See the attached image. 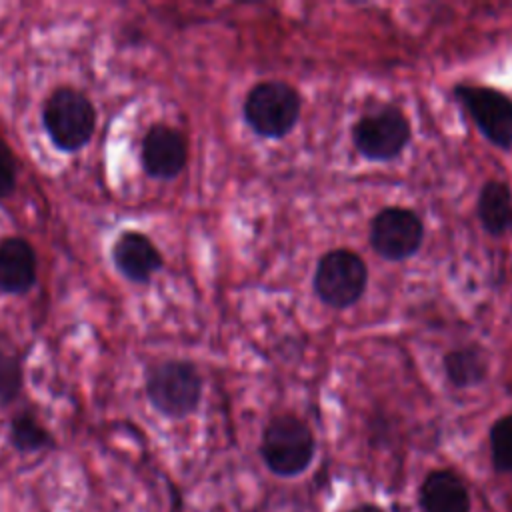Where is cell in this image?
I'll list each match as a JSON object with an SVG mask.
<instances>
[{
  "mask_svg": "<svg viewBox=\"0 0 512 512\" xmlns=\"http://www.w3.org/2000/svg\"><path fill=\"white\" fill-rule=\"evenodd\" d=\"M302 112L300 92L284 80H264L254 84L242 104L244 122L248 128L268 140L288 136Z\"/></svg>",
  "mask_w": 512,
  "mask_h": 512,
  "instance_id": "obj_1",
  "label": "cell"
},
{
  "mask_svg": "<svg viewBox=\"0 0 512 512\" xmlns=\"http://www.w3.org/2000/svg\"><path fill=\"white\" fill-rule=\"evenodd\" d=\"M476 214L482 228L494 236L512 232V188L504 180H486L480 188Z\"/></svg>",
  "mask_w": 512,
  "mask_h": 512,
  "instance_id": "obj_13",
  "label": "cell"
},
{
  "mask_svg": "<svg viewBox=\"0 0 512 512\" xmlns=\"http://www.w3.org/2000/svg\"><path fill=\"white\" fill-rule=\"evenodd\" d=\"M316 452V440L310 426L294 416H274L260 440V454L264 464L278 476H296L304 472Z\"/></svg>",
  "mask_w": 512,
  "mask_h": 512,
  "instance_id": "obj_4",
  "label": "cell"
},
{
  "mask_svg": "<svg viewBox=\"0 0 512 512\" xmlns=\"http://www.w3.org/2000/svg\"><path fill=\"white\" fill-rule=\"evenodd\" d=\"M350 512H382V510L376 508V506H372V504H364V506H358V508H354V510H350Z\"/></svg>",
  "mask_w": 512,
  "mask_h": 512,
  "instance_id": "obj_19",
  "label": "cell"
},
{
  "mask_svg": "<svg viewBox=\"0 0 512 512\" xmlns=\"http://www.w3.org/2000/svg\"><path fill=\"white\" fill-rule=\"evenodd\" d=\"M42 124L58 150L76 152L84 148L94 134L96 110L82 92L62 86L46 98Z\"/></svg>",
  "mask_w": 512,
  "mask_h": 512,
  "instance_id": "obj_2",
  "label": "cell"
},
{
  "mask_svg": "<svg viewBox=\"0 0 512 512\" xmlns=\"http://www.w3.org/2000/svg\"><path fill=\"white\" fill-rule=\"evenodd\" d=\"M410 140V120L392 104L360 116L352 126V144L356 152L370 162H390L398 158Z\"/></svg>",
  "mask_w": 512,
  "mask_h": 512,
  "instance_id": "obj_6",
  "label": "cell"
},
{
  "mask_svg": "<svg viewBox=\"0 0 512 512\" xmlns=\"http://www.w3.org/2000/svg\"><path fill=\"white\" fill-rule=\"evenodd\" d=\"M36 284V252L28 240L6 236L0 240V292L26 294Z\"/></svg>",
  "mask_w": 512,
  "mask_h": 512,
  "instance_id": "obj_11",
  "label": "cell"
},
{
  "mask_svg": "<svg viewBox=\"0 0 512 512\" xmlns=\"http://www.w3.org/2000/svg\"><path fill=\"white\" fill-rule=\"evenodd\" d=\"M368 266L364 258L348 248H334L320 256L312 288L322 304L334 310L352 308L366 292Z\"/></svg>",
  "mask_w": 512,
  "mask_h": 512,
  "instance_id": "obj_3",
  "label": "cell"
},
{
  "mask_svg": "<svg viewBox=\"0 0 512 512\" xmlns=\"http://www.w3.org/2000/svg\"><path fill=\"white\" fill-rule=\"evenodd\" d=\"M368 240L380 258L402 262L420 250L424 242V222L412 208L386 206L370 220Z\"/></svg>",
  "mask_w": 512,
  "mask_h": 512,
  "instance_id": "obj_8",
  "label": "cell"
},
{
  "mask_svg": "<svg viewBox=\"0 0 512 512\" xmlns=\"http://www.w3.org/2000/svg\"><path fill=\"white\" fill-rule=\"evenodd\" d=\"M490 454L498 472H512V414H506L492 424Z\"/></svg>",
  "mask_w": 512,
  "mask_h": 512,
  "instance_id": "obj_16",
  "label": "cell"
},
{
  "mask_svg": "<svg viewBox=\"0 0 512 512\" xmlns=\"http://www.w3.org/2000/svg\"><path fill=\"white\" fill-rule=\"evenodd\" d=\"M140 160L150 178H176L188 160V144L184 134L168 124H152L142 138Z\"/></svg>",
  "mask_w": 512,
  "mask_h": 512,
  "instance_id": "obj_9",
  "label": "cell"
},
{
  "mask_svg": "<svg viewBox=\"0 0 512 512\" xmlns=\"http://www.w3.org/2000/svg\"><path fill=\"white\" fill-rule=\"evenodd\" d=\"M420 506L424 512H470V496L458 474L434 470L420 486Z\"/></svg>",
  "mask_w": 512,
  "mask_h": 512,
  "instance_id": "obj_12",
  "label": "cell"
},
{
  "mask_svg": "<svg viewBox=\"0 0 512 512\" xmlns=\"http://www.w3.org/2000/svg\"><path fill=\"white\" fill-rule=\"evenodd\" d=\"M16 186V158L8 144L0 140V200L8 198Z\"/></svg>",
  "mask_w": 512,
  "mask_h": 512,
  "instance_id": "obj_18",
  "label": "cell"
},
{
  "mask_svg": "<svg viewBox=\"0 0 512 512\" xmlns=\"http://www.w3.org/2000/svg\"><path fill=\"white\" fill-rule=\"evenodd\" d=\"M452 94L492 146L512 150V98L506 92L492 86L456 84Z\"/></svg>",
  "mask_w": 512,
  "mask_h": 512,
  "instance_id": "obj_7",
  "label": "cell"
},
{
  "mask_svg": "<svg viewBox=\"0 0 512 512\" xmlns=\"http://www.w3.org/2000/svg\"><path fill=\"white\" fill-rule=\"evenodd\" d=\"M144 390L160 414L184 418L200 404L202 376L188 360H164L148 370Z\"/></svg>",
  "mask_w": 512,
  "mask_h": 512,
  "instance_id": "obj_5",
  "label": "cell"
},
{
  "mask_svg": "<svg viewBox=\"0 0 512 512\" xmlns=\"http://www.w3.org/2000/svg\"><path fill=\"white\" fill-rule=\"evenodd\" d=\"M10 440L22 452H32L48 446L50 434L46 428L28 412L18 414L10 422Z\"/></svg>",
  "mask_w": 512,
  "mask_h": 512,
  "instance_id": "obj_15",
  "label": "cell"
},
{
  "mask_svg": "<svg viewBox=\"0 0 512 512\" xmlns=\"http://www.w3.org/2000/svg\"><path fill=\"white\" fill-rule=\"evenodd\" d=\"M444 374L454 388H472L486 380L490 370L488 352L480 344H464L448 350L442 358Z\"/></svg>",
  "mask_w": 512,
  "mask_h": 512,
  "instance_id": "obj_14",
  "label": "cell"
},
{
  "mask_svg": "<svg viewBox=\"0 0 512 512\" xmlns=\"http://www.w3.org/2000/svg\"><path fill=\"white\" fill-rule=\"evenodd\" d=\"M24 384L22 366L16 356L0 350V406L16 400Z\"/></svg>",
  "mask_w": 512,
  "mask_h": 512,
  "instance_id": "obj_17",
  "label": "cell"
},
{
  "mask_svg": "<svg viewBox=\"0 0 512 512\" xmlns=\"http://www.w3.org/2000/svg\"><path fill=\"white\" fill-rule=\"evenodd\" d=\"M112 262L132 282L146 284L164 264L154 242L136 230L122 232L112 246Z\"/></svg>",
  "mask_w": 512,
  "mask_h": 512,
  "instance_id": "obj_10",
  "label": "cell"
}]
</instances>
